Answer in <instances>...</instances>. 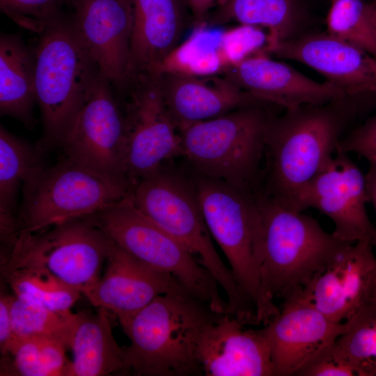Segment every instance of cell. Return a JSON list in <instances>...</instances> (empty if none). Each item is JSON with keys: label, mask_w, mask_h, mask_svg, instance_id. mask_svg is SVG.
<instances>
[{"label": "cell", "mask_w": 376, "mask_h": 376, "mask_svg": "<svg viewBox=\"0 0 376 376\" xmlns=\"http://www.w3.org/2000/svg\"><path fill=\"white\" fill-rule=\"evenodd\" d=\"M345 99L286 109L267 128L262 187L293 207L299 193L336 152L349 117Z\"/></svg>", "instance_id": "obj_1"}, {"label": "cell", "mask_w": 376, "mask_h": 376, "mask_svg": "<svg viewBox=\"0 0 376 376\" xmlns=\"http://www.w3.org/2000/svg\"><path fill=\"white\" fill-rule=\"evenodd\" d=\"M225 313L187 293L162 295L122 322L127 371L139 376L203 375L196 348L203 330Z\"/></svg>", "instance_id": "obj_2"}, {"label": "cell", "mask_w": 376, "mask_h": 376, "mask_svg": "<svg viewBox=\"0 0 376 376\" xmlns=\"http://www.w3.org/2000/svg\"><path fill=\"white\" fill-rule=\"evenodd\" d=\"M191 178L212 237L226 257L259 324H267L279 308L260 283L262 226L258 192L196 173Z\"/></svg>", "instance_id": "obj_3"}, {"label": "cell", "mask_w": 376, "mask_h": 376, "mask_svg": "<svg viewBox=\"0 0 376 376\" xmlns=\"http://www.w3.org/2000/svg\"><path fill=\"white\" fill-rule=\"evenodd\" d=\"M262 243L260 279L272 299L297 295L345 244L312 217L258 192Z\"/></svg>", "instance_id": "obj_4"}, {"label": "cell", "mask_w": 376, "mask_h": 376, "mask_svg": "<svg viewBox=\"0 0 376 376\" xmlns=\"http://www.w3.org/2000/svg\"><path fill=\"white\" fill-rule=\"evenodd\" d=\"M135 207L180 242L218 283L226 297L228 313L245 320L249 303L212 240L191 178L164 165L132 189Z\"/></svg>", "instance_id": "obj_5"}, {"label": "cell", "mask_w": 376, "mask_h": 376, "mask_svg": "<svg viewBox=\"0 0 376 376\" xmlns=\"http://www.w3.org/2000/svg\"><path fill=\"white\" fill-rule=\"evenodd\" d=\"M33 51L36 103L42 123L36 146L43 154L61 148L102 73L67 17L40 35Z\"/></svg>", "instance_id": "obj_6"}, {"label": "cell", "mask_w": 376, "mask_h": 376, "mask_svg": "<svg viewBox=\"0 0 376 376\" xmlns=\"http://www.w3.org/2000/svg\"><path fill=\"white\" fill-rule=\"evenodd\" d=\"M264 104L246 105L179 130L182 156L194 173L259 191L272 116Z\"/></svg>", "instance_id": "obj_7"}, {"label": "cell", "mask_w": 376, "mask_h": 376, "mask_svg": "<svg viewBox=\"0 0 376 376\" xmlns=\"http://www.w3.org/2000/svg\"><path fill=\"white\" fill-rule=\"evenodd\" d=\"M22 188L19 234L92 215L126 198L132 185L125 177L65 157L42 167Z\"/></svg>", "instance_id": "obj_8"}, {"label": "cell", "mask_w": 376, "mask_h": 376, "mask_svg": "<svg viewBox=\"0 0 376 376\" xmlns=\"http://www.w3.org/2000/svg\"><path fill=\"white\" fill-rule=\"evenodd\" d=\"M84 219L132 256L175 277L214 311L228 313V302L211 274L180 242L135 207L130 194Z\"/></svg>", "instance_id": "obj_9"}, {"label": "cell", "mask_w": 376, "mask_h": 376, "mask_svg": "<svg viewBox=\"0 0 376 376\" xmlns=\"http://www.w3.org/2000/svg\"><path fill=\"white\" fill-rule=\"evenodd\" d=\"M116 244L87 219H77L31 233H20L1 273L31 267L48 272L84 294L99 280Z\"/></svg>", "instance_id": "obj_10"}, {"label": "cell", "mask_w": 376, "mask_h": 376, "mask_svg": "<svg viewBox=\"0 0 376 376\" xmlns=\"http://www.w3.org/2000/svg\"><path fill=\"white\" fill-rule=\"evenodd\" d=\"M114 91L124 116L125 173L133 187L182 156L180 138L165 104L159 73L132 72Z\"/></svg>", "instance_id": "obj_11"}, {"label": "cell", "mask_w": 376, "mask_h": 376, "mask_svg": "<svg viewBox=\"0 0 376 376\" xmlns=\"http://www.w3.org/2000/svg\"><path fill=\"white\" fill-rule=\"evenodd\" d=\"M61 149L65 158L126 178L124 116L113 85L102 74L80 107Z\"/></svg>", "instance_id": "obj_12"}, {"label": "cell", "mask_w": 376, "mask_h": 376, "mask_svg": "<svg viewBox=\"0 0 376 376\" xmlns=\"http://www.w3.org/2000/svg\"><path fill=\"white\" fill-rule=\"evenodd\" d=\"M348 153L336 152L297 197L293 208L318 209L334 225V235L345 243L363 239L376 244V228L366 208V178Z\"/></svg>", "instance_id": "obj_13"}, {"label": "cell", "mask_w": 376, "mask_h": 376, "mask_svg": "<svg viewBox=\"0 0 376 376\" xmlns=\"http://www.w3.org/2000/svg\"><path fill=\"white\" fill-rule=\"evenodd\" d=\"M375 244H345L296 295L331 320L345 323L370 300L376 284Z\"/></svg>", "instance_id": "obj_14"}, {"label": "cell", "mask_w": 376, "mask_h": 376, "mask_svg": "<svg viewBox=\"0 0 376 376\" xmlns=\"http://www.w3.org/2000/svg\"><path fill=\"white\" fill-rule=\"evenodd\" d=\"M70 17L102 75L120 87L130 74L133 22L130 0H71Z\"/></svg>", "instance_id": "obj_15"}, {"label": "cell", "mask_w": 376, "mask_h": 376, "mask_svg": "<svg viewBox=\"0 0 376 376\" xmlns=\"http://www.w3.org/2000/svg\"><path fill=\"white\" fill-rule=\"evenodd\" d=\"M270 345L273 376L297 375L346 330L298 295L283 300L278 315L264 325Z\"/></svg>", "instance_id": "obj_16"}, {"label": "cell", "mask_w": 376, "mask_h": 376, "mask_svg": "<svg viewBox=\"0 0 376 376\" xmlns=\"http://www.w3.org/2000/svg\"><path fill=\"white\" fill-rule=\"evenodd\" d=\"M256 100L286 109L320 105L347 97L326 81L318 82L261 50L225 67L221 74Z\"/></svg>", "instance_id": "obj_17"}, {"label": "cell", "mask_w": 376, "mask_h": 376, "mask_svg": "<svg viewBox=\"0 0 376 376\" xmlns=\"http://www.w3.org/2000/svg\"><path fill=\"white\" fill-rule=\"evenodd\" d=\"M267 53L313 68L347 96L376 92V58L327 31L302 33Z\"/></svg>", "instance_id": "obj_18"}, {"label": "cell", "mask_w": 376, "mask_h": 376, "mask_svg": "<svg viewBox=\"0 0 376 376\" xmlns=\"http://www.w3.org/2000/svg\"><path fill=\"white\" fill-rule=\"evenodd\" d=\"M174 293L192 295L173 276L142 263L116 245L107 260L104 274L83 295L94 306L105 308L121 323L157 297Z\"/></svg>", "instance_id": "obj_19"}, {"label": "cell", "mask_w": 376, "mask_h": 376, "mask_svg": "<svg viewBox=\"0 0 376 376\" xmlns=\"http://www.w3.org/2000/svg\"><path fill=\"white\" fill-rule=\"evenodd\" d=\"M225 313L210 324L198 341L196 355L205 376H273L269 342L265 327H244Z\"/></svg>", "instance_id": "obj_20"}, {"label": "cell", "mask_w": 376, "mask_h": 376, "mask_svg": "<svg viewBox=\"0 0 376 376\" xmlns=\"http://www.w3.org/2000/svg\"><path fill=\"white\" fill-rule=\"evenodd\" d=\"M165 104L178 131L258 101L221 75L159 72Z\"/></svg>", "instance_id": "obj_21"}, {"label": "cell", "mask_w": 376, "mask_h": 376, "mask_svg": "<svg viewBox=\"0 0 376 376\" xmlns=\"http://www.w3.org/2000/svg\"><path fill=\"white\" fill-rule=\"evenodd\" d=\"M133 22L130 73L156 72L193 26L185 0H130Z\"/></svg>", "instance_id": "obj_22"}, {"label": "cell", "mask_w": 376, "mask_h": 376, "mask_svg": "<svg viewBox=\"0 0 376 376\" xmlns=\"http://www.w3.org/2000/svg\"><path fill=\"white\" fill-rule=\"evenodd\" d=\"M306 16L304 0H219L203 26L216 29L237 23L266 29L267 52L301 35Z\"/></svg>", "instance_id": "obj_23"}, {"label": "cell", "mask_w": 376, "mask_h": 376, "mask_svg": "<svg viewBox=\"0 0 376 376\" xmlns=\"http://www.w3.org/2000/svg\"><path fill=\"white\" fill-rule=\"evenodd\" d=\"M96 313H77L70 347L73 359L65 376H105L128 373L123 347L116 341L109 312L97 308Z\"/></svg>", "instance_id": "obj_24"}, {"label": "cell", "mask_w": 376, "mask_h": 376, "mask_svg": "<svg viewBox=\"0 0 376 376\" xmlns=\"http://www.w3.org/2000/svg\"><path fill=\"white\" fill-rule=\"evenodd\" d=\"M35 57L19 34L0 35V113L32 130L37 120Z\"/></svg>", "instance_id": "obj_25"}, {"label": "cell", "mask_w": 376, "mask_h": 376, "mask_svg": "<svg viewBox=\"0 0 376 376\" xmlns=\"http://www.w3.org/2000/svg\"><path fill=\"white\" fill-rule=\"evenodd\" d=\"M37 148L0 127V238L10 244L17 237L19 226L14 214L17 190L45 165Z\"/></svg>", "instance_id": "obj_26"}, {"label": "cell", "mask_w": 376, "mask_h": 376, "mask_svg": "<svg viewBox=\"0 0 376 376\" xmlns=\"http://www.w3.org/2000/svg\"><path fill=\"white\" fill-rule=\"evenodd\" d=\"M67 348L65 343L52 338H17L10 351L1 356L0 375L65 376L70 362Z\"/></svg>", "instance_id": "obj_27"}, {"label": "cell", "mask_w": 376, "mask_h": 376, "mask_svg": "<svg viewBox=\"0 0 376 376\" xmlns=\"http://www.w3.org/2000/svg\"><path fill=\"white\" fill-rule=\"evenodd\" d=\"M3 277L18 298L61 313L72 312L71 308L81 294L41 269H15Z\"/></svg>", "instance_id": "obj_28"}, {"label": "cell", "mask_w": 376, "mask_h": 376, "mask_svg": "<svg viewBox=\"0 0 376 376\" xmlns=\"http://www.w3.org/2000/svg\"><path fill=\"white\" fill-rule=\"evenodd\" d=\"M210 30L204 26L194 28L191 36L166 58L156 72L197 77L220 75L225 68L219 49L221 33H211Z\"/></svg>", "instance_id": "obj_29"}, {"label": "cell", "mask_w": 376, "mask_h": 376, "mask_svg": "<svg viewBox=\"0 0 376 376\" xmlns=\"http://www.w3.org/2000/svg\"><path fill=\"white\" fill-rule=\"evenodd\" d=\"M347 323L335 346L358 376H376V303L369 301Z\"/></svg>", "instance_id": "obj_30"}, {"label": "cell", "mask_w": 376, "mask_h": 376, "mask_svg": "<svg viewBox=\"0 0 376 376\" xmlns=\"http://www.w3.org/2000/svg\"><path fill=\"white\" fill-rule=\"evenodd\" d=\"M10 312L17 338L42 336L56 339L70 347L77 313H61L13 295Z\"/></svg>", "instance_id": "obj_31"}, {"label": "cell", "mask_w": 376, "mask_h": 376, "mask_svg": "<svg viewBox=\"0 0 376 376\" xmlns=\"http://www.w3.org/2000/svg\"><path fill=\"white\" fill-rule=\"evenodd\" d=\"M327 32L376 58V31L370 6L363 0H330Z\"/></svg>", "instance_id": "obj_32"}, {"label": "cell", "mask_w": 376, "mask_h": 376, "mask_svg": "<svg viewBox=\"0 0 376 376\" xmlns=\"http://www.w3.org/2000/svg\"><path fill=\"white\" fill-rule=\"evenodd\" d=\"M71 0H0L1 11L19 27L40 35L66 17Z\"/></svg>", "instance_id": "obj_33"}, {"label": "cell", "mask_w": 376, "mask_h": 376, "mask_svg": "<svg viewBox=\"0 0 376 376\" xmlns=\"http://www.w3.org/2000/svg\"><path fill=\"white\" fill-rule=\"evenodd\" d=\"M261 29L257 26L239 24L221 33L219 49L225 67L266 49L268 36Z\"/></svg>", "instance_id": "obj_34"}, {"label": "cell", "mask_w": 376, "mask_h": 376, "mask_svg": "<svg viewBox=\"0 0 376 376\" xmlns=\"http://www.w3.org/2000/svg\"><path fill=\"white\" fill-rule=\"evenodd\" d=\"M299 376H358L352 363L333 343L302 368Z\"/></svg>", "instance_id": "obj_35"}, {"label": "cell", "mask_w": 376, "mask_h": 376, "mask_svg": "<svg viewBox=\"0 0 376 376\" xmlns=\"http://www.w3.org/2000/svg\"><path fill=\"white\" fill-rule=\"evenodd\" d=\"M336 152L356 153L369 163L376 162V116L343 136Z\"/></svg>", "instance_id": "obj_36"}, {"label": "cell", "mask_w": 376, "mask_h": 376, "mask_svg": "<svg viewBox=\"0 0 376 376\" xmlns=\"http://www.w3.org/2000/svg\"><path fill=\"white\" fill-rule=\"evenodd\" d=\"M12 295L1 291L0 296V351L1 356L6 354L17 341L14 333L10 302Z\"/></svg>", "instance_id": "obj_37"}, {"label": "cell", "mask_w": 376, "mask_h": 376, "mask_svg": "<svg viewBox=\"0 0 376 376\" xmlns=\"http://www.w3.org/2000/svg\"><path fill=\"white\" fill-rule=\"evenodd\" d=\"M190 11L193 27L203 26L219 0H185Z\"/></svg>", "instance_id": "obj_38"}, {"label": "cell", "mask_w": 376, "mask_h": 376, "mask_svg": "<svg viewBox=\"0 0 376 376\" xmlns=\"http://www.w3.org/2000/svg\"><path fill=\"white\" fill-rule=\"evenodd\" d=\"M365 178L368 201L372 202L376 211V162H370Z\"/></svg>", "instance_id": "obj_39"}, {"label": "cell", "mask_w": 376, "mask_h": 376, "mask_svg": "<svg viewBox=\"0 0 376 376\" xmlns=\"http://www.w3.org/2000/svg\"><path fill=\"white\" fill-rule=\"evenodd\" d=\"M370 9L371 19H372L373 24L376 31V2L373 5L370 6Z\"/></svg>", "instance_id": "obj_40"}, {"label": "cell", "mask_w": 376, "mask_h": 376, "mask_svg": "<svg viewBox=\"0 0 376 376\" xmlns=\"http://www.w3.org/2000/svg\"><path fill=\"white\" fill-rule=\"evenodd\" d=\"M370 301H372L373 302H375L376 303V284L375 285V288H374V290L373 291V293H372V295H371V297H370Z\"/></svg>", "instance_id": "obj_41"}]
</instances>
